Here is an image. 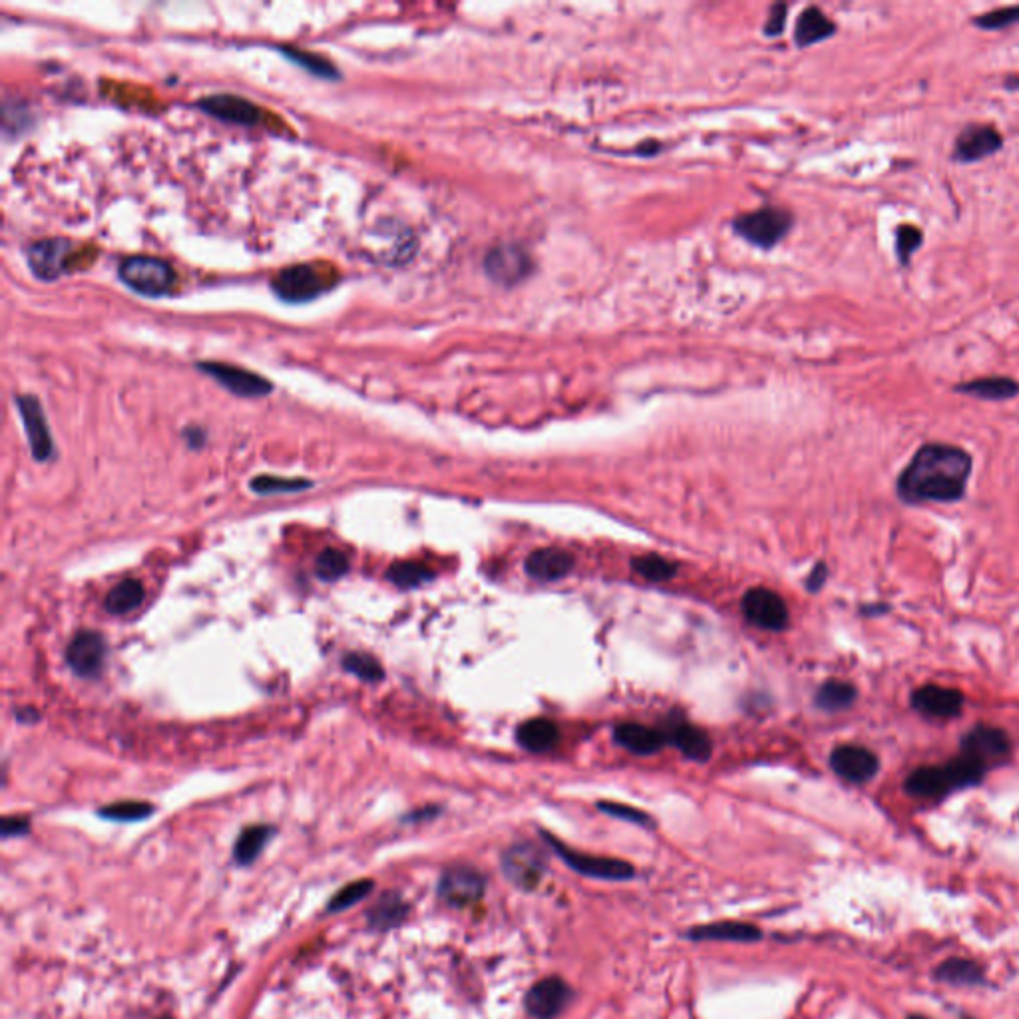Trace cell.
<instances>
[{"instance_id": "8", "label": "cell", "mask_w": 1019, "mask_h": 1019, "mask_svg": "<svg viewBox=\"0 0 1019 1019\" xmlns=\"http://www.w3.org/2000/svg\"><path fill=\"white\" fill-rule=\"evenodd\" d=\"M198 369L205 375L213 377L223 389H227L229 393L243 397V399H259L273 391V385L267 379H263L261 375L251 373L241 367H235V365H229V363L204 361V363H198Z\"/></svg>"}, {"instance_id": "12", "label": "cell", "mask_w": 1019, "mask_h": 1019, "mask_svg": "<svg viewBox=\"0 0 1019 1019\" xmlns=\"http://www.w3.org/2000/svg\"><path fill=\"white\" fill-rule=\"evenodd\" d=\"M484 267H486V273L496 283L516 285L530 275L532 259L522 247H518L514 243H500L486 253Z\"/></svg>"}, {"instance_id": "5", "label": "cell", "mask_w": 1019, "mask_h": 1019, "mask_svg": "<svg viewBox=\"0 0 1019 1019\" xmlns=\"http://www.w3.org/2000/svg\"><path fill=\"white\" fill-rule=\"evenodd\" d=\"M793 215L781 207H763L737 217L735 229L741 237L757 247L777 245L791 229Z\"/></svg>"}, {"instance_id": "29", "label": "cell", "mask_w": 1019, "mask_h": 1019, "mask_svg": "<svg viewBox=\"0 0 1019 1019\" xmlns=\"http://www.w3.org/2000/svg\"><path fill=\"white\" fill-rule=\"evenodd\" d=\"M144 598H146V590H144L142 582L124 580L116 588L110 590V594L106 596L104 608L112 615H124V613L138 610L142 606Z\"/></svg>"}, {"instance_id": "31", "label": "cell", "mask_w": 1019, "mask_h": 1019, "mask_svg": "<svg viewBox=\"0 0 1019 1019\" xmlns=\"http://www.w3.org/2000/svg\"><path fill=\"white\" fill-rule=\"evenodd\" d=\"M856 701L854 685L846 681H826L816 693V705L824 711H842L848 709Z\"/></svg>"}, {"instance_id": "24", "label": "cell", "mask_w": 1019, "mask_h": 1019, "mask_svg": "<svg viewBox=\"0 0 1019 1019\" xmlns=\"http://www.w3.org/2000/svg\"><path fill=\"white\" fill-rule=\"evenodd\" d=\"M665 739L675 745L685 757L693 761H707L713 753L711 739L697 727L681 723L671 727V731L665 735Z\"/></svg>"}, {"instance_id": "35", "label": "cell", "mask_w": 1019, "mask_h": 1019, "mask_svg": "<svg viewBox=\"0 0 1019 1019\" xmlns=\"http://www.w3.org/2000/svg\"><path fill=\"white\" fill-rule=\"evenodd\" d=\"M631 566L639 576H643L645 580H651V582H665L677 574V566L657 554L637 556V558H633Z\"/></svg>"}, {"instance_id": "3", "label": "cell", "mask_w": 1019, "mask_h": 1019, "mask_svg": "<svg viewBox=\"0 0 1019 1019\" xmlns=\"http://www.w3.org/2000/svg\"><path fill=\"white\" fill-rule=\"evenodd\" d=\"M333 285L335 271L319 263L291 265L281 269L271 281L275 295L287 303H309L329 291Z\"/></svg>"}, {"instance_id": "23", "label": "cell", "mask_w": 1019, "mask_h": 1019, "mask_svg": "<svg viewBox=\"0 0 1019 1019\" xmlns=\"http://www.w3.org/2000/svg\"><path fill=\"white\" fill-rule=\"evenodd\" d=\"M516 739L530 753H546L558 745L560 729L550 719H530L520 725Z\"/></svg>"}, {"instance_id": "43", "label": "cell", "mask_w": 1019, "mask_h": 1019, "mask_svg": "<svg viewBox=\"0 0 1019 1019\" xmlns=\"http://www.w3.org/2000/svg\"><path fill=\"white\" fill-rule=\"evenodd\" d=\"M598 809H600L602 813H606V815L615 816V818H623V820L633 822V824H639V826H651V824H653L651 816L647 815V813H643V811H639V809H633V807H629V805H619V803H608V801H604V803H600V805H598Z\"/></svg>"}, {"instance_id": "11", "label": "cell", "mask_w": 1019, "mask_h": 1019, "mask_svg": "<svg viewBox=\"0 0 1019 1019\" xmlns=\"http://www.w3.org/2000/svg\"><path fill=\"white\" fill-rule=\"evenodd\" d=\"M16 407L24 424L32 458L36 462H48L54 456V440L40 401L32 395H20L16 397Z\"/></svg>"}, {"instance_id": "19", "label": "cell", "mask_w": 1019, "mask_h": 1019, "mask_svg": "<svg viewBox=\"0 0 1019 1019\" xmlns=\"http://www.w3.org/2000/svg\"><path fill=\"white\" fill-rule=\"evenodd\" d=\"M1004 146L1000 132L992 126H968L956 140L954 160L958 162H980L994 156Z\"/></svg>"}, {"instance_id": "42", "label": "cell", "mask_w": 1019, "mask_h": 1019, "mask_svg": "<svg viewBox=\"0 0 1019 1019\" xmlns=\"http://www.w3.org/2000/svg\"><path fill=\"white\" fill-rule=\"evenodd\" d=\"M974 22H976V26H980V28H988V30H996V28H1004V26L1016 24V22H1019V6H1010V8L992 10V12H988V14L978 16Z\"/></svg>"}, {"instance_id": "49", "label": "cell", "mask_w": 1019, "mask_h": 1019, "mask_svg": "<svg viewBox=\"0 0 1019 1019\" xmlns=\"http://www.w3.org/2000/svg\"><path fill=\"white\" fill-rule=\"evenodd\" d=\"M910 1019H926V1018H920V1016H912V1018Z\"/></svg>"}, {"instance_id": "18", "label": "cell", "mask_w": 1019, "mask_h": 1019, "mask_svg": "<svg viewBox=\"0 0 1019 1019\" xmlns=\"http://www.w3.org/2000/svg\"><path fill=\"white\" fill-rule=\"evenodd\" d=\"M570 988L560 978H546L534 984L526 996V1010L536 1019H554L568 1004Z\"/></svg>"}, {"instance_id": "27", "label": "cell", "mask_w": 1019, "mask_h": 1019, "mask_svg": "<svg viewBox=\"0 0 1019 1019\" xmlns=\"http://www.w3.org/2000/svg\"><path fill=\"white\" fill-rule=\"evenodd\" d=\"M271 836H273V828L267 824H253V826L243 828L235 840V846H233L235 862L241 866L253 864L259 858V854L263 852V848Z\"/></svg>"}, {"instance_id": "45", "label": "cell", "mask_w": 1019, "mask_h": 1019, "mask_svg": "<svg viewBox=\"0 0 1019 1019\" xmlns=\"http://www.w3.org/2000/svg\"><path fill=\"white\" fill-rule=\"evenodd\" d=\"M785 16H787V6L785 4H777L771 10V18H769V24H767V34H781V30L785 26Z\"/></svg>"}, {"instance_id": "10", "label": "cell", "mask_w": 1019, "mask_h": 1019, "mask_svg": "<svg viewBox=\"0 0 1019 1019\" xmlns=\"http://www.w3.org/2000/svg\"><path fill=\"white\" fill-rule=\"evenodd\" d=\"M502 868L508 880L524 890H532L540 884L546 872L544 854L532 844H516L502 856Z\"/></svg>"}, {"instance_id": "26", "label": "cell", "mask_w": 1019, "mask_h": 1019, "mask_svg": "<svg viewBox=\"0 0 1019 1019\" xmlns=\"http://www.w3.org/2000/svg\"><path fill=\"white\" fill-rule=\"evenodd\" d=\"M834 30H836L834 22L820 8L811 6L799 16V22L795 28V40L801 48H805V46H811V44L830 38L834 34Z\"/></svg>"}, {"instance_id": "44", "label": "cell", "mask_w": 1019, "mask_h": 1019, "mask_svg": "<svg viewBox=\"0 0 1019 1019\" xmlns=\"http://www.w3.org/2000/svg\"><path fill=\"white\" fill-rule=\"evenodd\" d=\"M28 830H30V822L26 816H4L2 818V836L4 838L24 836V834H28Z\"/></svg>"}, {"instance_id": "34", "label": "cell", "mask_w": 1019, "mask_h": 1019, "mask_svg": "<svg viewBox=\"0 0 1019 1019\" xmlns=\"http://www.w3.org/2000/svg\"><path fill=\"white\" fill-rule=\"evenodd\" d=\"M432 578H434V572H430L428 568L414 564V562H397L387 570V580L401 590L418 588V586L430 582Z\"/></svg>"}, {"instance_id": "40", "label": "cell", "mask_w": 1019, "mask_h": 1019, "mask_svg": "<svg viewBox=\"0 0 1019 1019\" xmlns=\"http://www.w3.org/2000/svg\"><path fill=\"white\" fill-rule=\"evenodd\" d=\"M281 50H283V54H285L289 60H293L295 64H299L301 68L309 70V72H311V74H315V76L329 78V80L339 78L337 68H335L331 62H327L325 58L317 56V54H311V52H307V50H299V48H281Z\"/></svg>"}, {"instance_id": "21", "label": "cell", "mask_w": 1019, "mask_h": 1019, "mask_svg": "<svg viewBox=\"0 0 1019 1019\" xmlns=\"http://www.w3.org/2000/svg\"><path fill=\"white\" fill-rule=\"evenodd\" d=\"M526 574L538 582H556L574 568V556L560 548H540L526 558Z\"/></svg>"}, {"instance_id": "17", "label": "cell", "mask_w": 1019, "mask_h": 1019, "mask_svg": "<svg viewBox=\"0 0 1019 1019\" xmlns=\"http://www.w3.org/2000/svg\"><path fill=\"white\" fill-rule=\"evenodd\" d=\"M205 114L239 126H255L261 122V110L247 98L233 94H213L198 102Z\"/></svg>"}, {"instance_id": "1", "label": "cell", "mask_w": 1019, "mask_h": 1019, "mask_svg": "<svg viewBox=\"0 0 1019 1019\" xmlns=\"http://www.w3.org/2000/svg\"><path fill=\"white\" fill-rule=\"evenodd\" d=\"M972 458L966 450L950 444L922 446L898 480V492L906 502H954L968 484Z\"/></svg>"}, {"instance_id": "7", "label": "cell", "mask_w": 1019, "mask_h": 1019, "mask_svg": "<svg viewBox=\"0 0 1019 1019\" xmlns=\"http://www.w3.org/2000/svg\"><path fill=\"white\" fill-rule=\"evenodd\" d=\"M106 655V639L94 629H80L66 647V663L82 679H98L104 669Z\"/></svg>"}, {"instance_id": "22", "label": "cell", "mask_w": 1019, "mask_h": 1019, "mask_svg": "<svg viewBox=\"0 0 1019 1019\" xmlns=\"http://www.w3.org/2000/svg\"><path fill=\"white\" fill-rule=\"evenodd\" d=\"M613 739L623 749L635 755H653L665 745V735L653 727L639 723H621L613 731Z\"/></svg>"}, {"instance_id": "25", "label": "cell", "mask_w": 1019, "mask_h": 1019, "mask_svg": "<svg viewBox=\"0 0 1019 1019\" xmlns=\"http://www.w3.org/2000/svg\"><path fill=\"white\" fill-rule=\"evenodd\" d=\"M689 938L703 940H727V942H755L761 938V930L751 924L739 922H717L709 926H699L689 932Z\"/></svg>"}, {"instance_id": "46", "label": "cell", "mask_w": 1019, "mask_h": 1019, "mask_svg": "<svg viewBox=\"0 0 1019 1019\" xmlns=\"http://www.w3.org/2000/svg\"><path fill=\"white\" fill-rule=\"evenodd\" d=\"M184 436H186V440H188V444H190L192 448H202L205 444V432L202 428H198V426L188 428V430L184 432Z\"/></svg>"}, {"instance_id": "15", "label": "cell", "mask_w": 1019, "mask_h": 1019, "mask_svg": "<svg viewBox=\"0 0 1019 1019\" xmlns=\"http://www.w3.org/2000/svg\"><path fill=\"white\" fill-rule=\"evenodd\" d=\"M72 243L68 239H42L28 247V265L42 281H54L66 271Z\"/></svg>"}, {"instance_id": "6", "label": "cell", "mask_w": 1019, "mask_h": 1019, "mask_svg": "<svg viewBox=\"0 0 1019 1019\" xmlns=\"http://www.w3.org/2000/svg\"><path fill=\"white\" fill-rule=\"evenodd\" d=\"M548 844L554 846V850L558 852V856L570 866L574 868L576 872L584 874V876H590V878H600V880H629L633 878L635 870L631 864L619 860V858H606V856H592V854H586V852H578L570 846H566L564 842L556 840L554 836L550 834H544Z\"/></svg>"}, {"instance_id": "2", "label": "cell", "mask_w": 1019, "mask_h": 1019, "mask_svg": "<svg viewBox=\"0 0 1019 1019\" xmlns=\"http://www.w3.org/2000/svg\"><path fill=\"white\" fill-rule=\"evenodd\" d=\"M986 775V767L966 755L950 761L942 767L916 769L906 779V791L914 797L936 799L954 789L978 785Z\"/></svg>"}, {"instance_id": "36", "label": "cell", "mask_w": 1019, "mask_h": 1019, "mask_svg": "<svg viewBox=\"0 0 1019 1019\" xmlns=\"http://www.w3.org/2000/svg\"><path fill=\"white\" fill-rule=\"evenodd\" d=\"M349 558L337 548H325L317 558V576L323 582H337L349 574Z\"/></svg>"}, {"instance_id": "30", "label": "cell", "mask_w": 1019, "mask_h": 1019, "mask_svg": "<svg viewBox=\"0 0 1019 1019\" xmlns=\"http://www.w3.org/2000/svg\"><path fill=\"white\" fill-rule=\"evenodd\" d=\"M407 914V902L401 896H397V894H387L371 910L369 922H371L373 928L387 930V928H393V926L401 924L407 918Z\"/></svg>"}, {"instance_id": "20", "label": "cell", "mask_w": 1019, "mask_h": 1019, "mask_svg": "<svg viewBox=\"0 0 1019 1019\" xmlns=\"http://www.w3.org/2000/svg\"><path fill=\"white\" fill-rule=\"evenodd\" d=\"M912 705L924 715H930L936 719H948V717L960 715L964 697L956 689H948V687H940V685H926L914 693Z\"/></svg>"}, {"instance_id": "50", "label": "cell", "mask_w": 1019, "mask_h": 1019, "mask_svg": "<svg viewBox=\"0 0 1019 1019\" xmlns=\"http://www.w3.org/2000/svg\"><path fill=\"white\" fill-rule=\"evenodd\" d=\"M162 1019H172V1018H162Z\"/></svg>"}, {"instance_id": "9", "label": "cell", "mask_w": 1019, "mask_h": 1019, "mask_svg": "<svg viewBox=\"0 0 1019 1019\" xmlns=\"http://www.w3.org/2000/svg\"><path fill=\"white\" fill-rule=\"evenodd\" d=\"M486 888L484 876L470 866H454L446 870L438 884L440 898L454 908H468L476 904Z\"/></svg>"}, {"instance_id": "4", "label": "cell", "mask_w": 1019, "mask_h": 1019, "mask_svg": "<svg viewBox=\"0 0 1019 1019\" xmlns=\"http://www.w3.org/2000/svg\"><path fill=\"white\" fill-rule=\"evenodd\" d=\"M118 275L126 287L144 297H164L176 283L174 269L158 257L134 255L120 263Z\"/></svg>"}, {"instance_id": "37", "label": "cell", "mask_w": 1019, "mask_h": 1019, "mask_svg": "<svg viewBox=\"0 0 1019 1019\" xmlns=\"http://www.w3.org/2000/svg\"><path fill=\"white\" fill-rule=\"evenodd\" d=\"M154 805L144 801H120L114 805H106L98 811V815L116 822H138L154 815Z\"/></svg>"}, {"instance_id": "32", "label": "cell", "mask_w": 1019, "mask_h": 1019, "mask_svg": "<svg viewBox=\"0 0 1019 1019\" xmlns=\"http://www.w3.org/2000/svg\"><path fill=\"white\" fill-rule=\"evenodd\" d=\"M249 488L255 494L273 496V494H293V492L309 490V488H313V482L307 478H281V476L261 474L249 482Z\"/></svg>"}, {"instance_id": "39", "label": "cell", "mask_w": 1019, "mask_h": 1019, "mask_svg": "<svg viewBox=\"0 0 1019 1019\" xmlns=\"http://www.w3.org/2000/svg\"><path fill=\"white\" fill-rule=\"evenodd\" d=\"M938 978L948 984H976L982 980V972L970 960H948L938 968Z\"/></svg>"}, {"instance_id": "14", "label": "cell", "mask_w": 1019, "mask_h": 1019, "mask_svg": "<svg viewBox=\"0 0 1019 1019\" xmlns=\"http://www.w3.org/2000/svg\"><path fill=\"white\" fill-rule=\"evenodd\" d=\"M1010 753V741L1004 731L990 727V725H978L974 727L962 741V755L982 763L986 769L990 765L1002 763Z\"/></svg>"}, {"instance_id": "33", "label": "cell", "mask_w": 1019, "mask_h": 1019, "mask_svg": "<svg viewBox=\"0 0 1019 1019\" xmlns=\"http://www.w3.org/2000/svg\"><path fill=\"white\" fill-rule=\"evenodd\" d=\"M341 663H343L345 671L353 673L355 677H359L365 683H379L385 679L383 665L369 653H363V651L345 653Z\"/></svg>"}, {"instance_id": "41", "label": "cell", "mask_w": 1019, "mask_h": 1019, "mask_svg": "<svg viewBox=\"0 0 1019 1019\" xmlns=\"http://www.w3.org/2000/svg\"><path fill=\"white\" fill-rule=\"evenodd\" d=\"M922 239H924L922 231L914 225L904 223L896 229V253L902 265L910 263V257L922 245Z\"/></svg>"}, {"instance_id": "48", "label": "cell", "mask_w": 1019, "mask_h": 1019, "mask_svg": "<svg viewBox=\"0 0 1019 1019\" xmlns=\"http://www.w3.org/2000/svg\"><path fill=\"white\" fill-rule=\"evenodd\" d=\"M14 717L20 721V723H34L40 719V715L36 713L34 707H22L18 711H14Z\"/></svg>"}, {"instance_id": "13", "label": "cell", "mask_w": 1019, "mask_h": 1019, "mask_svg": "<svg viewBox=\"0 0 1019 1019\" xmlns=\"http://www.w3.org/2000/svg\"><path fill=\"white\" fill-rule=\"evenodd\" d=\"M745 617L769 631H783L789 625V610L783 598L767 588H753L743 596Z\"/></svg>"}, {"instance_id": "16", "label": "cell", "mask_w": 1019, "mask_h": 1019, "mask_svg": "<svg viewBox=\"0 0 1019 1019\" xmlns=\"http://www.w3.org/2000/svg\"><path fill=\"white\" fill-rule=\"evenodd\" d=\"M830 767L850 783H866L878 773V757L860 745H840L830 755Z\"/></svg>"}, {"instance_id": "51", "label": "cell", "mask_w": 1019, "mask_h": 1019, "mask_svg": "<svg viewBox=\"0 0 1019 1019\" xmlns=\"http://www.w3.org/2000/svg\"><path fill=\"white\" fill-rule=\"evenodd\" d=\"M966 1019H970V1018H966Z\"/></svg>"}, {"instance_id": "38", "label": "cell", "mask_w": 1019, "mask_h": 1019, "mask_svg": "<svg viewBox=\"0 0 1019 1019\" xmlns=\"http://www.w3.org/2000/svg\"><path fill=\"white\" fill-rule=\"evenodd\" d=\"M373 888H375L373 880H357V882L347 884L345 888H341L337 892V896L331 898V902L327 904V912H343V910L363 902L371 894Z\"/></svg>"}, {"instance_id": "47", "label": "cell", "mask_w": 1019, "mask_h": 1019, "mask_svg": "<svg viewBox=\"0 0 1019 1019\" xmlns=\"http://www.w3.org/2000/svg\"><path fill=\"white\" fill-rule=\"evenodd\" d=\"M824 580H826V566H824V564H818L815 570H813V574H811V578H809V584H807V586H809V590L816 592V590H820V588H822Z\"/></svg>"}, {"instance_id": "28", "label": "cell", "mask_w": 1019, "mask_h": 1019, "mask_svg": "<svg viewBox=\"0 0 1019 1019\" xmlns=\"http://www.w3.org/2000/svg\"><path fill=\"white\" fill-rule=\"evenodd\" d=\"M958 393L974 395L978 399L986 401H1006L1019 395V383L1008 377H988V379H976L968 381L964 385H958Z\"/></svg>"}]
</instances>
